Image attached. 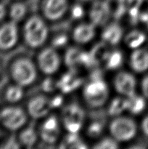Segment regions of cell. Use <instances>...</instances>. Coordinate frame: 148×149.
<instances>
[{"instance_id":"6da1fadb","label":"cell","mask_w":148,"mask_h":149,"mask_svg":"<svg viewBox=\"0 0 148 149\" xmlns=\"http://www.w3.org/2000/svg\"><path fill=\"white\" fill-rule=\"evenodd\" d=\"M23 42L28 48H42L49 37V29L41 15L33 14L26 17L21 31Z\"/></svg>"},{"instance_id":"7a4b0ae2","label":"cell","mask_w":148,"mask_h":149,"mask_svg":"<svg viewBox=\"0 0 148 149\" xmlns=\"http://www.w3.org/2000/svg\"><path fill=\"white\" fill-rule=\"evenodd\" d=\"M39 71L36 62L26 55L15 58L9 65V74L13 83L24 88L36 82Z\"/></svg>"},{"instance_id":"3957f363","label":"cell","mask_w":148,"mask_h":149,"mask_svg":"<svg viewBox=\"0 0 148 149\" xmlns=\"http://www.w3.org/2000/svg\"><path fill=\"white\" fill-rule=\"evenodd\" d=\"M82 97L86 104L92 109H98L108 103L110 89L107 83L100 74H93L83 85Z\"/></svg>"},{"instance_id":"277c9868","label":"cell","mask_w":148,"mask_h":149,"mask_svg":"<svg viewBox=\"0 0 148 149\" xmlns=\"http://www.w3.org/2000/svg\"><path fill=\"white\" fill-rule=\"evenodd\" d=\"M108 130L112 138L119 143L131 141L136 136L138 125L134 119L123 115L113 117L108 125Z\"/></svg>"},{"instance_id":"5b68a950","label":"cell","mask_w":148,"mask_h":149,"mask_svg":"<svg viewBox=\"0 0 148 149\" xmlns=\"http://www.w3.org/2000/svg\"><path fill=\"white\" fill-rule=\"evenodd\" d=\"M60 121L67 132L79 133L85 124V110L78 103L71 102L62 108Z\"/></svg>"},{"instance_id":"8992f818","label":"cell","mask_w":148,"mask_h":149,"mask_svg":"<svg viewBox=\"0 0 148 149\" xmlns=\"http://www.w3.org/2000/svg\"><path fill=\"white\" fill-rule=\"evenodd\" d=\"M62 61L58 49L52 46L43 47L36 55V63L41 73L45 76H53L60 69Z\"/></svg>"},{"instance_id":"52a82bcc","label":"cell","mask_w":148,"mask_h":149,"mask_svg":"<svg viewBox=\"0 0 148 149\" xmlns=\"http://www.w3.org/2000/svg\"><path fill=\"white\" fill-rule=\"evenodd\" d=\"M27 111L15 105L0 110V124L10 132H16L24 127L28 122Z\"/></svg>"},{"instance_id":"ba28073f","label":"cell","mask_w":148,"mask_h":149,"mask_svg":"<svg viewBox=\"0 0 148 149\" xmlns=\"http://www.w3.org/2000/svg\"><path fill=\"white\" fill-rule=\"evenodd\" d=\"M61 121L55 114H49L44 118L38 129L39 139L45 145L57 143L61 134Z\"/></svg>"},{"instance_id":"9c48e42d","label":"cell","mask_w":148,"mask_h":149,"mask_svg":"<svg viewBox=\"0 0 148 149\" xmlns=\"http://www.w3.org/2000/svg\"><path fill=\"white\" fill-rule=\"evenodd\" d=\"M70 7L69 0H41V15L47 21L57 22L69 13Z\"/></svg>"},{"instance_id":"30bf717a","label":"cell","mask_w":148,"mask_h":149,"mask_svg":"<svg viewBox=\"0 0 148 149\" xmlns=\"http://www.w3.org/2000/svg\"><path fill=\"white\" fill-rule=\"evenodd\" d=\"M145 0H116V7L113 15L120 19L126 16L132 25L139 23L140 9Z\"/></svg>"},{"instance_id":"8fae6325","label":"cell","mask_w":148,"mask_h":149,"mask_svg":"<svg viewBox=\"0 0 148 149\" xmlns=\"http://www.w3.org/2000/svg\"><path fill=\"white\" fill-rule=\"evenodd\" d=\"M89 21L97 27H103L113 15V9L107 0H94L88 11Z\"/></svg>"},{"instance_id":"7c38bea8","label":"cell","mask_w":148,"mask_h":149,"mask_svg":"<svg viewBox=\"0 0 148 149\" xmlns=\"http://www.w3.org/2000/svg\"><path fill=\"white\" fill-rule=\"evenodd\" d=\"M17 23L12 20L0 25V51L12 50L17 45L20 37Z\"/></svg>"},{"instance_id":"4fadbf2b","label":"cell","mask_w":148,"mask_h":149,"mask_svg":"<svg viewBox=\"0 0 148 149\" xmlns=\"http://www.w3.org/2000/svg\"><path fill=\"white\" fill-rule=\"evenodd\" d=\"M113 85L118 94L129 97L136 93L137 81L132 73L120 71L116 73L113 80Z\"/></svg>"},{"instance_id":"5bb4252c","label":"cell","mask_w":148,"mask_h":149,"mask_svg":"<svg viewBox=\"0 0 148 149\" xmlns=\"http://www.w3.org/2000/svg\"><path fill=\"white\" fill-rule=\"evenodd\" d=\"M53 110L50 97L46 95H37L29 99L26 106V111L29 116L34 119L46 117Z\"/></svg>"},{"instance_id":"9a60e30c","label":"cell","mask_w":148,"mask_h":149,"mask_svg":"<svg viewBox=\"0 0 148 149\" xmlns=\"http://www.w3.org/2000/svg\"><path fill=\"white\" fill-rule=\"evenodd\" d=\"M97 26L91 22H82L73 28L71 39L78 45H88L97 35Z\"/></svg>"},{"instance_id":"2e32d148","label":"cell","mask_w":148,"mask_h":149,"mask_svg":"<svg viewBox=\"0 0 148 149\" xmlns=\"http://www.w3.org/2000/svg\"><path fill=\"white\" fill-rule=\"evenodd\" d=\"M84 84L83 79L78 75V71L68 70L57 79V90L62 94H69L78 90Z\"/></svg>"},{"instance_id":"e0dca14e","label":"cell","mask_w":148,"mask_h":149,"mask_svg":"<svg viewBox=\"0 0 148 149\" xmlns=\"http://www.w3.org/2000/svg\"><path fill=\"white\" fill-rule=\"evenodd\" d=\"M124 37V31L118 22H110L103 26L100 33L102 41L109 46H117Z\"/></svg>"},{"instance_id":"ac0fdd59","label":"cell","mask_w":148,"mask_h":149,"mask_svg":"<svg viewBox=\"0 0 148 149\" xmlns=\"http://www.w3.org/2000/svg\"><path fill=\"white\" fill-rule=\"evenodd\" d=\"M129 63L131 69L136 74H142L148 71L147 49L140 47L132 50Z\"/></svg>"},{"instance_id":"d6986e66","label":"cell","mask_w":148,"mask_h":149,"mask_svg":"<svg viewBox=\"0 0 148 149\" xmlns=\"http://www.w3.org/2000/svg\"><path fill=\"white\" fill-rule=\"evenodd\" d=\"M39 138V132L33 126L24 127L20 130L17 140L20 146L27 148H31L37 143Z\"/></svg>"},{"instance_id":"ffe728a7","label":"cell","mask_w":148,"mask_h":149,"mask_svg":"<svg viewBox=\"0 0 148 149\" xmlns=\"http://www.w3.org/2000/svg\"><path fill=\"white\" fill-rule=\"evenodd\" d=\"M123 42L125 45L131 50L142 47L147 40L146 34L138 29H132L124 35Z\"/></svg>"},{"instance_id":"44dd1931","label":"cell","mask_w":148,"mask_h":149,"mask_svg":"<svg viewBox=\"0 0 148 149\" xmlns=\"http://www.w3.org/2000/svg\"><path fill=\"white\" fill-rule=\"evenodd\" d=\"M124 55L119 49H110L103 63L104 69L107 71H116L123 65Z\"/></svg>"},{"instance_id":"7402d4cb","label":"cell","mask_w":148,"mask_h":149,"mask_svg":"<svg viewBox=\"0 0 148 149\" xmlns=\"http://www.w3.org/2000/svg\"><path fill=\"white\" fill-rule=\"evenodd\" d=\"M127 97L121 95L114 97L108 101L107 114L113 118L123 115L124 112L127 111Z\"/></svg>"},{"instance_id":"603a6c76","label":"cell","mask_w":148,"mask_h":149,"mask_svg":"<svg viewBox=\"0 0 148 149\" xmlns=\"http://www.w3.org/2000/svg\"><path fill=\"white\" fill-rule=\"evenodd\" d=\"M109 51V45H106L102 41L100 43L94 45L89 52L93 66L99 65L101 63L103 64Z\"/></svg>"},{"instance_id":"cb8c5ba5","label":"cell","mask_w":148,"mask_h":149,"mask_svg":"<svg viewBox=\"0 0 148 149\" xmlns=\"http://www.w3.org/2000/svg\"><path fill=\"white\" fill-rule=\"evenodd\" d=\"M28 12V8L25 3L21 1H15L9 8L8 15L10 20L18 23L19 22L26 20Z\"/></svg>"},{"instance_id":"d4e9b609","label":"cell","mask_w":148,"mask_h":149,"mask_svg":"<svg viewBox=\"0 0 148 149\" xmlns=\"http://www.w3.org/2000/svg\"><path fill=\"white\" fill-rule=\"evenodd\" d=\"M59 148H86L87 145L86 142L81 138L79 133H69L59 143Z\"/></svg>"},{"instance_id":"484cf974","label":"cell","mask_w":148,"mask_h":149,"mask_svg":"<svg viewBox=\"0 0 148 149\" xmlns=\"http://www.w3.org/2000/svg\"><path fill=\"white\" fill-rule=\"evenodd\" d=\"M24 87L13 83L7 86L4 93V97L6 101L10 104L19 103L24 97Z\"/></svg>"},{"instance_id":"4316f807","label":"cell","mask_w":148,"mask_h":149,"mask_svg":"<svg viewBox=\"0 0 148 149\" xmlns=\"http://www.w3.org/2000/svg\"><path fill=\"white\" fill-rule=\"evenodd\" d=\"M127 111L133 116L141 114L145 111L147 105L145 97L136 93L127 97Z\"/></svg>"},{"instance_id":"83f0119b","label":"cell","mask_w":148,"mask_h":149,"mask_svg":"<svg viewBox=\"0 0 148 149\" xmlns=\"http://www.w3.org/2000/svg\"><path fill=\"white\" fill-rule=\"evenodd\" d=\"M105 129V125L102 120L91 121L86 127V134L89 138L99 139L102 138Z\"/></svg>"},{"instance_id":"f1b7e54d","label":"cell","mask_w":148,"mask_h":149,"mask_svg":"<svg viewBox=\"0 0 148 149\" xmlns=\"http://www.w3.org/2000/svg\"><path fill=\"white\" fill-rule=\"evenodd\" d=\"M92 148L96 149H117L119 148V143L110 135V137H103L100 138L95 143Z\"/></svg>"},{"instance_id":"f546056e","label":"cell","mask_w":148,"mask_h":149,"mask_svg":"<svg viewBox=\"0 0 148 149\" xmlns=\"http://www.w3.org/2000/svg\"><path fill=\"white\" fill-rule=\"evenodd\" d=\"M69 42V36L66 33H56L52 39V45L54 48L57 49H62L64 47L66 46Z\"/></svg>"},{"instance_id":"4dcf8cb0","label":"cell","mask_w":148,"mask_h":149,"mask_svg":"<svg viewBox=\"0 0 148 149\" xmlns=\"http://www.w3.org/2000/svg\"><path fill=\"white\" fill-rule=\"evenodd\" d=\"M41 87L44 93H52L57 90V80L52 78V76H46V78L41 81Z\"/></svg>"},{"instance_id":"1f68e13d","label":"cell","mask_w":148,"mask_h":149,"mask_svg":"<svg viewBox=\"0 0 148 149\" xmlns=\"http://www.w3.org/2000/svg\"><path fill=\"white\" fill-rule=\"evenodd\" d=\"M69 15L73 20H80L85 16L86 10L82 4H75L70 7Z\"/></svg>"},{"instance_id":"d6a6232c","label":"cell","mask_w":148,"mask_h":149,"mask_svg":"<svg viewBox=\"0 0 148 149\" xmlns=\"http://www.w3.org/2000/svg\"><path fill=\"white\" fill-rule=\"evenodd\" d=\"M20 147H21V146H20V143L17 140V138H14V137H10L7 139L4 140L0 144V148L13 149L20 148Z\"/></svg>"},{"instance_id":"836d02e7","label":"cell","mask_w":148,"mask_h":149,"mask_svg":"<svg viewBox=\"0 0 148 149\" xmlns=\"http://www.w3.org/2000/svg\"><path fill=\"white\" fill-rule=\"evenodd\" d=\"M50 100L52 109H59L64 106V96L62 93L52 96V97H50Z\"/></svg>"},{"instance_id":"e575fe53","label":"cell","mask_w":148,"mask_h":149,"mask_svg":"<svg viewBox=\"0 0 148 149\" xmlns=\"http://www.w3.org/2000/svg\"><path fill=\"white\" fill-rule=\"evenodd\" d=\"M141 90L144 97L148 99V74L145 76L141 81Z\"/></svg>"},{"instance_id":"d590c367","label":"cell","mask_w":148,"mask_h":149,"mask_svg":"<svg viewBox=\"0 0 148 149\" xmlns=\"http://www.w3.org/2000/svg\"><path fill=\"white\" fill-rule=\"evenodd\" d=\"M139 23L144 24L148 29V8L146 10L140 12Z\"/></svg>"},{"instance_id":"8d00e7d4","label":"cell","mask_w":148,"mask_h":149,"mask_svg":"<svg viewBox=\"0 0 148 149\" xmlns=\"http://www.w3.org/2000/svg\"><path fill=\"white\" fill-rule=\"evenodd\" d=\"M141 130L144 135L148 137V115H147L142 121L141 123Z\"/></svg>"},{"instance_id":"74e56055","label":"cell","mask_w":148,"mask_h":149,"mask_svg":"<svg viewBox=\"0 0 148 149\" xmlns=\"http://www.w3.org/2000/svg\"><path fill=\"white\" fill-rule=\"evenodd\" d=\"M7 13V10L6 9L5 6L2 4V3L0 2V23H1L3 20L4 19V17H6Z\"/></svg>"},{"instance_id":"f35d334b","label":"cell","mask_w":148,"mask_h":149,"mask_svg":"<svg viewBox=\"0 0 148 149\" xmlns=\"http://www.w3.org/2000/svg\"><path fill=\"white\" fill-rule=\"evenodd\" d=\"M80 2H89V1H94V0H78Z\"/></svg>"},{"instance_id":"ab89813d","label":"cell","mask_w":148,"mask_h":149,"mask_svg":"<svg viewBox=\"0 0 148 149\" xmlns=\"http://www.w3.org/2000/svg\"><path fill=\"white\" fill-rule=\"evenodd\" d=\"M1 72H2V69H1V63H0V77H1Z\"/></svg>"},{"instance_id":"60d3db41","label":"cell","mask_w":148,"mask_h":149,"mask_svg":"<svg viewBox=\"0 0 148 149\" xmlns=\"http://www.w3.org/2000/svg\"><path fill=\"white\" fill-rule=\"evenodd\" d=\"M15 1H22V0H15Z\"/></svg>"}]
</instances>
